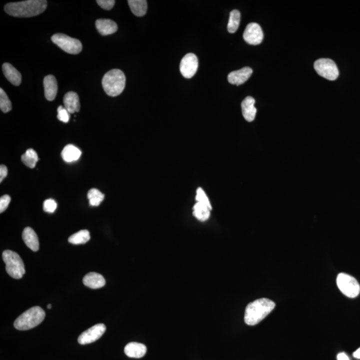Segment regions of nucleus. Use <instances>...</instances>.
Segmentation results:
<instances>
[{
  "mask_svg": "<svg viewBox=\"0 0 360 360\" xmlns=\"http://www.w3.org/2000/svg\"><path fill=\"white\" fill-rule=\"evenodd\" d=\"M256 100L251 96L246 98L242 102V114L246 121L251 122L255 119L257 110L255 107Z\"/></svg>",
  "mask_w": 360,
  "mask_h": 360,
  "instance_id": "13",
  "label": "nucleus"
},
{
  "mask_svg": "<svg viewBox=\"0 0 360 360\" xmlns=\"http://www.w3.org/2000/svg\"><path fill=\"white\" fill-rule=\"evenodd\" d=\"M196 200L197 202L203 204L204 205L207 206L208 207L212 209L209 198H208L207 195H206L205 192H204L202 188H199L197 190V191H196Z\"/></svg>",
  "mask_w": 360,
  "mask_h": 360,
  "instance_id": "29",
  "label": "nucleus"
},
{
  "mask_svg": "<svg viewBox=\"0 0 360 360\" xmlns=\"http://www.w3.org/2000/svg\"><path fill=\"white\" fill-rule=\"evenodd\" d=\"M70 113L66 109L65 107L60 106L58 108V119L64 123H68L70 120Z\"/></svg>",
  "mask_w": 360,
  "mask_h": 360,
  "instance_id": "30",
  "label": "nucleus"
},
{
  "mask_svg": "<svg viewBox=\"0 0 360 360\" xmlns=\"http://www.w3.org/2000/svg\"><path fill=\"white\" fill-rule=\"evenodd\" d=\"M211 208L203 204L197 202L193 208L194 217L201 222H205L210 218Z\"/></svg>",
  "mask_w": 360,
  "mask_h": 360,
  "instance_id": "23",
  "label": "nucleus"
},
{
  "mask_svg": "<svg viewBox=\"0 0 360 360\" xmlns=\"http://www.w3.org/2000/svg\"><path fill=\"white\" fill-rule=\"evenodd\" d=\"M96 2L102 9L106 10H112L116 3L114 0H98Z\"/></svg>",
  "mask_w": 360,
  "mask_h": 360,
  "instance_id": "32",
  "label": "nucleus"
},
{
  "mask_svg": "<svg viewBox=\"0 0 360 360\" xmlns=\"http://www.w3.org/2000/svg\"><path fill=\"white\" fill-rule=\"evenodd\" d=\"M57 208V203L53 199L45 200L44 203V210L48 213H54Z\"/></svg>",
  "mask_w": 360,
  "mask_h": 360,
  "instance_id": "31",
  "label": "nucleus"
},
{
  "mask_svg": "<svg viewBox=\"0 0 360 360\" xmlns=\"http://www.w3.org/2000/svg\"><path fill=\"white\" fill-rule=\"evenodd\" d=\"M105 198L104 194H102L100 190L91 189L88 193V198L89 200L90 205L92 206H98L103 202Z\"/></svg>",
  "mask_w": 360,
  "mask_h": 360,
  "instance_id": "27",
  "label": "nucleus"
},
{
  "mask_svg": "<svg viewBox=\"0 0 360 360\" xmlns=\"http://www.w3.org/2000/svg\"><path fill=\"white\" fill-rule=\"evenodd\" d=\"M11 201V198L9 195H4L0 198V213H3L8 208Z\"/></svg>",
  "mask_w": 360,
  "mask_h": 360,
  "instance_id": "33",
  "label": "nucleus"
},
{
  "mask_svg": "<svg viewBox=\"0 0 360 360\" xmlns=\"http://www.w3.org/2000/svg\"><path fill=\"white\" fill-rule=\"evenodd\" d=\"M64 106L70 114L80 112V103L79 96L76 92H70L64 97Z\"/></svg>",
  "mask_w": 360,
  "mask_h": 360,
  "instance_id": "19",
  "label": "nucleus"
},
{
  "mask_svg": "<svg viewBox=\"0 0 360 360\" xmlns=\"http://www.w3.org/2000/svg\"><path fill=\"white\" fill-rule=\"evenodd\" d=\"M4 76L14 86H18L21 84L22 75L13 66L10 64L5 63L2 66Z\"/></svg>",
  "mask_w": 360,
  "mask_h": 360,
  "instance_id": "20",
  "label": "nucleus"
},
{
  "mask_svg": "<svg viewBox=\"0 0 360 360\" xmlns=\"http://www.w3.org/2000/svg\"><path fill=\"white\" fill-rule=\"evenodd\" d=\"M314 69L322 77L326 79L335 80L339 76V70L335 62L328 58H321L314 63Z\"/></svg>",
  "mask_w": 360,
  "mask_h": 360,
  "instance_id": "8",
  "label": "nucleus"
},
{
  "mask_svg": "<svg viewBox=\"0 0 360 360\" xmlns=\"http://www.w3.org/2000/svg\"><path fill=\"white\" fill-rule=\"evenodd\" d=\"M2 258L6 264V270L14 279H21L26 274L25 266L21 257L15 252L5 250L2 254Z\"/></svg>",
  "mask_w": 360,
  "mask_h": 360,
  "instance_id": "5",
  "label": "nucleus"
},
{
  "mask_svg": "<svg viewBox=\"0 0 360 360\" xmlns=\"http://www.w3.org/2000/svg\"><path fill=\"white\" fill-rule=\"evenodd\" d=\"M198 68V60L195 54H188L182 58L180 69L184 78L189 79L193 77L197 72Z\"/></svg>",
  "mask_w": 360,
  "mask_h": 360,
  "instance_id": "10",
  "label": "nucleus"
},
{
  "mask_svg": "<svg viewBox=\"0 0 360 360\" xmlns=\"http://www.w3.org/2000/svg\"><path fill=\"white\" fill-rule=\"evenodd\" d=\"M62 157L66 162L77 161L82 155V152L77 147L69 144L67 145L62 152Z\"/></svg>",
  "mask_w": 360,
  "mask_h": 360,
  "instance_id": "21",
  "label": "nucleus"
},
{
  "mask_svg": "<svg viewBox=\"0 0 360 360\" xmlns=\"http://www.w3.org/2000/svg\"><path fill=\"white\" fill-rule=\"evenodd\" d=\"M128 2L134 15L138 17L146 15L148 10V3L146 0H129Z\"/></svg>",
  "mask_w": 360,
  "mask_h": 360,
  "instance_id": "22",
  "label": "nucleus"
},
{
  "mask_svg": "<svg viewBox=\"0 0 360 360\" xmlns=\"http://www.w3.org/2000/svg\"><path fill=\"white\" fill-rule=\"evenodd\" d=\"M46 317L44 310L39 306L30 308L14 322V327L18 330L32 329L41 324Z\"/></svg>",
  "mask_w": 360,
  "mask_h": 360,
  "instance_id": "4",
  "label": "nucleus"
},
{
  "mask_svg": "<svg viewBox=\"0 0 360 360\" xmlns=\"http://www.w3.org/2000/svg\"><path fill=\"white\" fill-rule=\"evenodd\" d=\"M51 308H52L51 304H49V305H48V309H51Z\"/></svg>",
  "mask_w": 360,
  "mask_h": 360,
  "instance_id": "37",
  "label": "nucleus"
},
{
  "mask_svg": "<svg viewBox=\"0 0 360 360\" xmlns=\"http://www.w3.org/2000/svg\"><path fill=\"white\" fill-rule=\"evenodd\" d=\"M12 102L4 90L0 89V109L4 113H8L12 110Z\"/></svg>",
  "mask_w": 360,
  "mask_h": 360,
  "instance_id": "28",
  "label": "nucleus"
},
{
  "mask_svg": "<svg viewBox=\"0 0 360 360\" xmlns=\"http://www.w3.org/2000/svg\"><path fill=\"white\" fill-rule=\"evenodd\" d=\"M337 285L342 293L347 297L354 298L360 294V286L357 280L347 274H338Z\"/></svg>",
  "mask_w": 360,
  "mask_h": 360,
  "instance_id": "6",
  "label": "nucleus"
},
{
  "mask_svg": "<svg viewBox=\"0 0 360 360\" xmlns=\"http://www.w3.org/2000/svg\"><path fill=\"white\" fill-rule=\"evenodd\" d=\"M90 240V232L87 230H80V231L76 232L73 234L68 239L70 243L74 244V245H79V244H84L87 243Z\"/></svg>",
  "mask_w": 360,
  "mask_h": 360,
  "instance_id": "24",
  "label": "nucleus"
},
{
  "mask_svg": "<svg viewBox=\"0 0 360 360\" xmlns=\"http://www.w3.org/2000/svg\"><path fill=\"white\" fill-rule=\"evenodd\" d=\"M8 176V168L6 166H0V182H2Z\"/></svg>",
  "mask_w": 360,
  "mask_h": 360,
  "instance_id": "34",
  "label": "nucleus"
},
{
  "mask_svg": "<svg viewBox=\"0 0 360 360\" xmlns=\"http://www.w3.org/2000/svg\"><path fill=\"white\" fill-rule=\"evenodd\" d=\"M38 160H39V158H38V154L33 149H28L26 153L22 156V162L24 165L30 168H35Z\"/></svg>",
  "mask_w": 360,
  "mask_h": 360,
  "instance_id": "25",
  "label": "nucleus"
},
{
  "mask_svg": "<svg viewBox=\"0 0 360 360\" xmlns=\"http://www.w3.org/2000/svg\"><path fill=\"white\" fill-rule=\"evenodd\" d=\"M338 360H350L348 356L345 353H340L337 356Z\"/></svg>",
  "mask_w": 360,
  "mask_h": 360,
  "instance_id": "35",
  "label": "nucleus"
},
{
  "mask_svg": "<svg viewBox=\"0 0 360 360\" xmlns=\"http://www.w3.org/2000/svg\"><path fill=\"white\" fill-rule=\"evenodd\" d=\"M126 76L120 70H110L102 79V86L108 96L116 97L123 92L126 86Z\"/></svg>",
  "mask_w": 360,
  "mask_h": 360,
  "instance_id": "3",
  "label": "nucleus"
},
{
  "mask_svg": "<svg viewBox=\"0 0 360 360\" xmlns=\"http://www.w3.org/2000/svg\"><path fill=\"white\" fill-rule=\"evenodd\" d=\"M83 283L91 289H99L106 285V280L100 274L90 272L84 276Z\"/></svg>",
  "mask_w": 360,
  "mask_h": 360,
  "instance_id": "15",
  "label": "nucleus"
},
{
  "mask_svg": "<svg viewBox=\"0 0 360 360\" xmlns=\"http://www.w3.org/2000/svg\"><path fill=\"white\" fill-rule=\"evenodd\" d=\"M124 352L128 357L132 358H141L146 355L147 348L143 344L138 342H131L126 346Z\"/></svg>",
  "mask_w": 360,
  "mask_h": 360,
  "instance_id": "17",
  "label": "nucleus"
},
{
  "mask_svg": "<svg viewBox=\"0 0 360 360\" xmlns=\"http://www.w3.org/2000/svg\"><path fill=\"white\" fill-rule=\"evenodd\" d=\"M96 27L102 36L111 35L118 30V25L113 20L99 19L96 22Z\"/></svg>",
  "mask_w": 360,
  "mask_h": 360,
  "instance_id": "18",
  "label": "nucleus"
},
{
  "mask_svg": "<svg viewBox=\"0 0 360 360\" xmlns=\"http://www.w3.org/2000/svg\"><path fill=\"white\" fill-rule=\"evenodd\" d=\"M45 0H28L6 4L4 10L8 15L16 18H30L43 13L47 8Z\"/></svg>",
  "mask_w": 360,
  "mask_h": 360,
  "instance_id": "1",
  "label": "nucleus"
},
{
  "mask_svg": "<svg viewBox=\"0 0 360 360\" xmlns=\"http://www.w3.org/2000/svg\"><path fill=\"white\" fill-rule=\"evenodd\" d=\"M353 356L354 358H357V359H360V348L354 352Z\"/></svg>",
  "mask_w": 360,
  "mask_h": 360,
  "instance_id": "36",
  "label": "nucleus"
},
{
  "mask_svg": "<svg viewBox=\"0 0 360 360\" xmlns=\"http://www.w3.org/2000/svg\"><path fill=\"white\" fill-rule=\"evenodd\" d=\"M244 40L250 45L257 46L261 44L264 39L262 28L257 23H250L244 32Z\"/></svg>",
  "mask_w": 360,
  "mask_h": 360,
  "instance_id": "11",
  "label": "nucleus"
},
{
  "mask_svg": "<svg viewBox=\"0 0 360 360\" xmlns=\"http://www.w3.org/2000/svg\"><path fill=\"white\" fill-rule=\"evenodd\" d=\"M106 330V327L104 324H96L86 330L79 336L78 339V343L82 345L93 343L103 336V334L105 333Z\"/></svg>",
  "mask_w": 360,
  "mask_h": 360,
  "instance_id": "9",
  "label": "nucleus"
},
{
  "mask_svg": "<svg viewBox=\"0 0 360 360\" xmlns=\"http://www.w3.org/2000/svg\"><path fill=\"white\" fill-rule=\"evenodd\" d=\"M240 12L237 10H234L230 12L229 22L228 24V30L230 33L234 34L237 31L240 23Z\"/></svg>",
  "mask_w": 360,
  "mask_h": 360,
  "instance_id": "26",
  "label": "nucleus"
},
{
  "mask_svg": "<svg viewBox=\"0 0 360 360\" xmlns=\"http://www.w3.org/2000/svg\"><path fill=\"white\" fill-rule=\"evenodd\" d=\"M52 41L64 52L70 54H78L82 50V44L79 40L70 37L66 34H54L52 37Z\"/></svg>",
  "mask_w": 360,
  "mask_h": 360,
  "instance_id": "7",
  "label": "nucleus"
},
{
  "mask_svg": "<svg viewBox=\"0 0 360 360\" xmlns=\"http://www.w3.org/2000/svg\"><path fill=\"white\" fill-rule=\"evenodd\" d=\"M276 304L268 298H260L251 302L246 308L244 321L249 326H255L269 315Z\"/></svg>",
  "mask_w": 360,
  "mask_h": 360,
  "instance_id": "2",
  "label": "nucleus"
},
{
  "mask_svg": "<svg viewBox=\"0 0 360 360\" xmlns=\"http://www.w3.org/2000/svg\"><path fill=\"white\" fill-rule=\"evenodd\" d=\"M44 93L48 101H53L58 93L57 80L54 76H46L44 80Z\"/></svg>",
  "mask_w": 360,
  "mask_h": 360,
  "instance_id": "14",
  "label": "nucleus"
},
{
  "mask_svg": "<svg viewBox=\"0 0 360 360\" xmlns=\"http://www.w3.org/2000/svg\"><path fill=\"white\" fill-rule=\"evenodd\" d=\"M252 73L253 70L249 67L243 68L237 71L232 72L228 76V82L233 85H242L251 77Z\"/></svg>",
  "mask_w": 360,
  "mask_h": 360,
  "instance_id": "12",
  "label": "nucleus"
},
{
  "mask_svg": "<svg viewBox=\"0 0 360 360\" xmlns=\"http://www.w3.org/2000/svg\"><path fill=\"white\" fill-rule=\"evenodd\" d=\"M22 238L24 243L30 250L34 252L38 251L40 248L39 240L37 234L32 228H26L22 233Z\"/></svg>",
  "mask_w": 360,
  "mask_h": 360,
  "instance_id": "16",
  "label": "nucleus"
}]
</instances>
